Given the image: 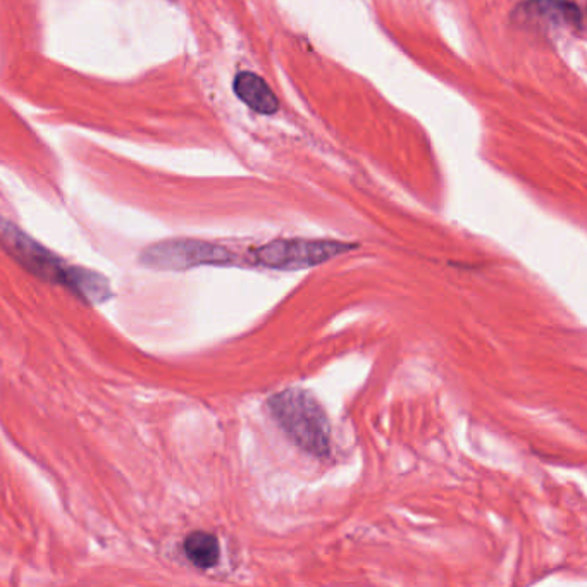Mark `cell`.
<instances>
[{
    "mask_svg": "<svg viewBox=\"0 0 587 587\" xmlns=\"http://www.w3.org/2000/svg\"><path fill=\"white\" fill-rule=\"evenodd\" d=\"M185 555L188 560L198 567V569H212L219 562L221 557V548L214 534L209 532L197 531L192 532L185 539Z\"/></svg>",
    "mask_w": 587,
    "mask_h": 587,
    "instance_id": "7",
    "label": "cell"
},
{
    "mask_svg": "<svg viewBox=\"0 0 587 587\" xmlns=\"http://www.w3.org/2000/svg\"><path fill=\"white\" fill-rule=\"evenodd\" d=\"M519 13L524 18L553 26H569L574 30L582 28L581 9L569 0H529L520 7Z\"/></svg>",
    "mask_w": 587,
    "mask_h": 587,
    "instance_id": "5",
    "label": "cell"
},
{
    "mask_svg": "<svg viewBox=\"0 0 587 587\" xmlns=\"http://www.w3.org/2000/svg\"><path fill=\"white\" fill-rule=\"evenodd\" d=\"M355 245L347 241L334 240H293L269 241L255 248L254 259L259 266L278 271H302L321 266L338 255L352 252Z\"/></svg>",
    "mask_w": 587,
    "mask_h": 587,
    "instance_id": "3",
    "label": "cell"
},
{
    "mask_svg": "<svg viewBox=\"0 0 587 587\" xmlns=\"http://www.w3.org/2000/svg\"><path fill=\"white\" fill-rule=\"evenodd\" d=\"M269 414L303 452L328 457L331 427L321 403L309 391L290 388L269 398Z\"/></svg>",
    "mask_w": 587,
    "mask_h": 587,
    "instance_id": "2",
    "label": "cell"
},
{
    "mask_svg": "<svg viewBox=\"0 0 587 587\" xmlns=\"http://www.w3.org/2000/svg\"><path fill=\"white\" fill-rule=\"evenodd\" d=\"M140 260L143 266L154 269L185 271L198 266H233L236 255L207 241L171 240L147 248Z\"/></svg>",
    "mask_w": 587,
    "mask_h": 587,
    "instance_id": "4",
    "label": "cell"
},
{
    "mask_svg": "<svg viewBox=\"0 0 587 587\" xmlns=\"http://www.w3.org/2000/svg\"><path fill=\"white\" fill-rule=\"evenodd\" d=\"M235 93L245 102L252 111L259 114H274L278 112L279 100L266 81L254 73H240L235 80Z\"/></svg>",
    "mask_w": 587,
    "mask_h": 587,
    "instance_id": "6",
    "label": "cell"
},
{
    "mask_svg": "<svg viewBox=\"0 0 587 587\" xmlns=\"http://www.w3.org/2000/svg\"><path fill=\"white\" fill-rule=\"evenodd\" d=\"M0 248L33 276L52 285L68 288L83 302L95 305L112 297L109 281L102 274L83 267L69 266L59 255L52 254L44 245L26 235L23 229L2 216Z\"/></svg>",
    "mask_w": 587,
    "mask_h": 587,
    "instance_id": "1",
    "label": "cell"
}]
</instances>
